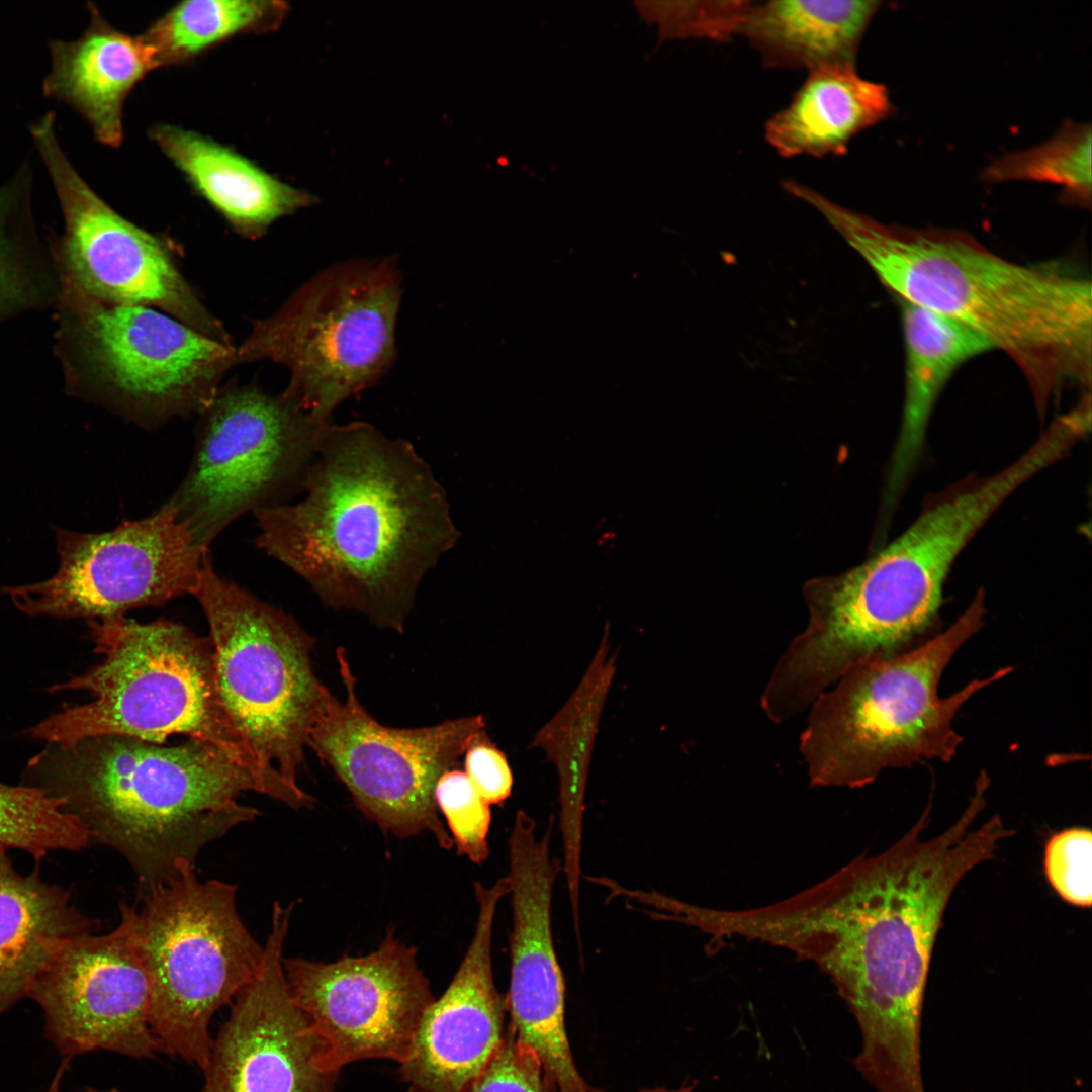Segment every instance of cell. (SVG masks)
Instances as JSON below:
<instances>
[{
	"mask_svg": "<svg viewBox=\"0 0 1092 1092\" xmlns=\"http://www.w3.org/2000/svg\"><path fill=\"white\" fill-rule=\"evenodd\" d=\"M980 774L968 806L939 835L922 839L932 802L891 847L859 856L797 895L756 908L710 909L713 939L743 937L818 965L860 1029L856 1069L878 1092H920L921 1019L937 934L952 893L1014 834L986 805Z\"/></svg>",
	"mask_w": 1092,
	"mask_h": 1092,
	"instance_id": "cell-1",
	"label": "cell"
},
{
	"mask_svg": "<svg viewBox=\"0 0 1092 1092\" xmlns=\"http://www.w3.org/2000/svg\"><path fill=\"white\" fill-rule=\"evenodd\" d=\"M302 491L254 512L259 548L325 606L401 632L423 579L460 538L429 464L369 423H331Z\"/></svg>",
	"mask_w": 1092,
	"mask_h": 1092,
	"instance_id": "cell-2",
	"label": "cell"
},
{
	"mask_svg": "<svg viewBox=\"0 0 1092 1092\" xmlns=\"http://www.w3.org/2000/svg\"><path fill=\"white\" fill-rule=\"evenodd\" d=\"M813 207L897 299L947 316L1008 356L1038 414L1092 379L1089 278L1060 261L1018 263L958 230L885 224L825 196Z\"/></svg>",
	"mask_w": 1092,
	"mask_h": 1092,
	"instance_id": "cell-3",
	"label": "cell"
},
{
	"mask_svg": "<svg viewBox=\"0 0 1092 1092\" xmlns=\"http://www.w3.org/2000/svg\"><path fill=\"white\" fill-rule=\"evenodd\" d=\"M29 786L64 802L91 841L124 857L140 891L195 869L201 850L259 812L239 801L265 795L256 777L217 747L122 735L48 743L27 768Z\"/></svg>",
	"mask_w": 1092,
	"mask_h": 1092,
	"instance_id": "cell-4",
	"label": "cell"
},
{
	"mask_svg": "<svg viewBox=\"0 0 1092 1092\" xmlns=\"http://www.w3.org/2000/svg\"><path fill=\"white\" fill-rule=\"evenodd\" d=\"M1068 451L1060 433L1045 430L1007 467L931 503L861 564L808 581L803 640L812 657L841 674L905 652L936 622L948 574L971 539L1014 491Z\"/></svg>",
	"mask_w": 1092,
	"mask_h": 1092,
	"instance_id": "cell-5",
	"label": "cell"
},
{
	"mask_svg": "<svg viewBox=\"0 0 1092 1092\" xmlns=\"http://www.w3.org/2000/svg\"><path fill=\"white\" fill-rule=\"evenodd\" d=\"M985 614L980 590L942 633L915 649L859 663L820 694L800 736L810 785L860 788L886 768L950 761L963 741L953 728L958 711L1013 670L1002 667L939 696L944 669L982 628Z\"/></svg>",
	"mask_w": 1092,
	"mask_h": 1092,
	"instance_id": "cell-6",
	"label": "cell"
},
{
	"mask_svg": "<svg viewBox=\"0 0 1092 1092\" xmlns=\"http://www.w3.org/2000/svg\"><path fill=\"white\" fill-rule=\"evenodd\" d=\"M88 625L103 660L50 691H87L94 700L49 716L29 729L32 738L66 745L103 735L157 743L186 736L217 747L252 772L266 796L290 803L223 707L208 638L164 619L141 624L119 616Z\"/></svg>",
	"mask_w": 1092,
	"mask_h": 1092,
	"instance_id": "cell-7",
	"label": "cell"
},
{
	"mask_svg": "<svg viewBox=\"0 0 1092 1092\" xmlns=\"http://www.w3.org/2000/svg\"><path fill=\"white\" fill-rule=\"evenodd\" d=\"M139 893L119 911L148 978L149 1027L161 1052L203 1070L209 1023L256 978L264 946L239 915L234 884L191 869Z\"/></svg>",
	"mask_w": 1092,
	"mask_h": 1092,
	"instance_id": "cell-8",
	"label": "cell"
},
{
	"mask_svg": "<svg viewBox=\"0 0 1092 1092\" xmlns=\"http://www.w3.org/2000/svg\"><path fill=\"white\" fill-rule=\"evenodd\" d=\"M209 627L223 707L267 777L301 808L310 733L333 694L312 668L314 639L292 616L221 577L205 556L193 595Z\"/></svg>",
	"mask_w": 1092,
	"mask_h": 1092,
	"instance_id": "cell-9",
	"label": "cell"
},
{
	"mask_svg": "<svg viewBox=\"0 0 1092 1092\" xmlns=\"http://www.w3.org/2000/svg\"><path fill=\"white\" fill-rule=\"evenodd\" d=\"M57 353L66 388L145 429L201 414L236 347L144 305L61 287Z\"/></svg>",
	"mask_w": 1092,
	"mask_h": 1092,
	"instance_id": "cell-10",
	"label": "cell"
},
{
	"mask_svg": "<svg viewBox=\"0 0 1092 1092\" xmlns=\"http://www.w3.org/2000/svg\"><path fill=\"white\" fill-rule=\"evenodd\" d=\"M402 292L395 258L335 264L254 321L236 362L284 366L290 378L283 393L329 425L341 403L374 386L394 363Z\"/></svg>",
	"mask_w": 1092,
	"mask_h": 1092,
	"instance_id": "cell-11",
	"label": "cell"
},
{
	"mask_svg": "<svg viewBox=\"0 0 1092 1092\" xmlns=\"http://www.w3.org/2000/svg\"><path fill=\"white\" fill-rule=\"evenodd\" d=\"M199 416L190 466L166 503L209 550L242 515L302 491L329 425L253 384L220 387Z\"/></svg>",
	"mask_w": 1092,
	"mask_h": 1092,
	"instance_id": "cell-12",
	"label": "cell"
},
{
	"mask_svg": "<svg viewBox=\"0 0 1092 1092\" xmlns=\"http://www.w3.org/2000/svg\"><path fill=\"white\" fill-rule=\"evenodd\" d=\"M28 131L63 215V234L51 243L60 287L158 309L232 345L221 322L181 272L169 242L119 214L76 170L58 139L56 113L46 112Z\"/></svg>",
	"mask_w": 1092,
	"mask_h": 1092,
	"instance_id": "cell-13",
	"label": "cell"
},
{
	"mask_svg": "<svg viewBox=\"0 0 1092 1092\" xmlns=\"http://www.w3.org/2000/svg\"><path fill=\"white\" fill-rule=\"evenodd\" d=\"M344 701L329 700L308 747L351 793L359 810L383 831L399 837L430 832L449 850L452 836L439 818L435 788L440 777L486 735L482 716L429 727L398 729L374 719L356 694L345 651L337 650Z\"/></svg>",
	"mask_w": 1092,
	"mask_h": 1092,
	"instance_id": "cell-14",
	"label": "cell"
},
{
	"mask_svg": "<svg viewBox=\"0 0 1092 1092\" xmlns=\"http://www.w3.org/2000/svg\"><path fill=\"white\" fill-rule=\"evenodd\" d=\"M54 531L60 557L56 574L2 589L29 616L89 622L193 596L209 552L168 503L105 532Z\"/></svg>",
	"mask_w": 1092,
	"mask_h": 1092,
	"instance_id": "cell-15",
	"label": "cell"
},
{
	"mask_svg": "<svg viewBox=\"0 0 1092 1092\" xmlns=\"http://www.w3.org/2000/svg\"><path fill=\"white\" fill-rule=\"evenodd\" d=\"M283 966L293 1001L322 1041L317 1066L328 1073L364 1059L402 1064L435 1000L417 949L392 929L367 956L332 963L288 958Z\"/></svg>",
	"mask_w": 1092,
	"mask_h": 1092,
	"instance_id": "cell-16",
	"label": "cell"
},
{
	"mask_svg": "<svg viewBox=\"0 0 1092 1092\" xmlns=\"http://www.w3.org/2000/svg\"><path fill=\"white\" fill-rule=\"evenodd\" d=\"M552 829L548 825L539 835L535 821L518 818L509 837L508 1029L536 1056L556 1092H593L574 1063L566 1032L565 981L551 928L553 885L561 870L551 855Z\"/></svg>",
	"mask_w": 1092,
	"mask_h": 1092,
	"instance_id": "cell-17",
	"label": "cell"
},
{
	"mask_svg": "<svg viewBox=\"0 0 1092 1092\" xmlns=\"http://www.w3.org/2000/svg\"><path fill=\"white\" fill-rule=\"evenodd\" d=\"M295 902H275L256 978L234 998L203 1069L199 1092H333L336 1073L317 1066L323 1051L292 999L283 949Z\"/></svg>",
	"mask_w": 1092,
	"mask_h": 1092,
	"instance_id": "cell-18",
	"label": "cell"
},
{
	"mask_svg": "<svg viewBox=\"0 0 1092 1092\" xmlns=\"http://www.w3.org/2000/svg\"><path fill=\"white\" fill-rule=\"evenodd\" d=\"M27 997L41 1008L47 1036L64 1058L96 1050L132 1058L161 1052L148 1023V978L120 921L106 934L65 946Z\"/></svg>",
	"mask_w": 1092,
	"mask_h": 1092,
	"instance_id": "cell-19",
	"label": "cell"
},
{
	"mask_svg": "<svg viewBox=\"0 0 1092 1092\" xmlns=\"http://www.w3.org/2000/svg\"><path fill=\"white\" fill-rule=\"evenodd\" d=\"M478 914L467 951L443 995L424 1012L400 1074L412 1092H469L505 1035L506 997L493 978L495 912L507 877L474 883Z\"/></svg>",
	"mask_w": 1092,
	"mask_h": 1092,
	"instance_id": "cell-20",
	"label": "cell"
},
{
	"mask_svg": "<svg viewBox=\"0 0 1092 1092\" xmlns=\"http://www.w3.org/2000/svg\"><path fill=\"white\" fill-rule=\"evenodd\" d=\"M87 5L89 24L80 37L48 41L51 70L42 94L77 112L99 143L117 148L124 103L154 66L140 36L116 29L94 3Z\"/></svg>",
	"mask_w": 1092,
	"mask_h": 1092,
	"instance_id": "cell-21",
	"label": "cell"
},
{
	"mask_svg": "<svg viewBox=\"0 0 1092 1092\" xmlns=\"http://www.w3.org/2000/svg\"><path fill=\"white\" fill-rule=\"evenodd\" d=\"M98 924L69 890L46 882L37 870L20 874L0 847V1017L27 997L65 946L95 933Z\"/></svg>",
	"mask_w": 1092,
	"mask_h": 1092,
	"instance_id": "cell-22",
	"label": "cell"
},
{
	"mask_svg": "<svg viewBox=\"0 0 1092 1092\" xmlns=\"http://www.w3.org/2000/svg\"><path fill=\"white\" fill-rule=\"evenodd\" d=\"M150 138L240 236L256 240L277 219L316 203V198L270 175L209 138L172 124H157Z\"/></svg>",
	"mask_w": 1092,
	"mask_h": 1092,
	"instance_id": "cell-23",
	"label": "cell"
},
{
	"mask_svg": "<svg viewBox=\"0 0 1092 1092\" xmlns=\"http://www.w3.org/2000/svg\"><path fill=\"white\" fill-rule=\"evenodd\" d=\"M905 348L903 413L888 474L890 507L903 492L924 449L934 406L956 370L992 349L981 336L960 323L899 300Z\"/></svg>",
	"mask_w": 1092,
	"mask_h": 1092,
	"instance_id": "cell-24",
	"label": "cell"
},
{
	"mask_svg": "<svg viewBox=\"0 0 1092 1092\" xmlns=\"http://www.w3.org/2000/svg\"><path fill=\"white\" fill-rule=\"evenodd\" d=\"M609 624L579 684L561 709L533 737L557 771L564 872L572 908L579 906L580 851L584 798L593 749L611 689L617 656L611 653Z\"/></svg>",
	"mask_w": 1092,
	"mask_h": 1092,
	"instance_id": "cell-25",
	"label": "cell"
},
{
	"mask_svg": "<svg viewBox=\"0 0 1092 1092\" xmlns=\"http://www.w3.org/2000/svg\"><path fill=\"white\" fill-rule=\"evenodd\" d=\"M892 110L887 88L860 77L855 66L822 67L809 71L791 102L769 118L765 139L784 158L839 156Z\"/></svg>",
	"mask_w": 1092,
	"mask_h": 1092,
	"instance_id": "cell-26",
	"label": "cell"
},
{
	"mask_svg": "<svg viewBox=\"0 0 1092 1092\" xmlns=\"http://www.w3.org/2000/svg\"><path fill=\"white\" fill-rule=\"evenodd\" d=\"M880 5L872 0L753 2L740 35L768 68L855 66L859 43Z\"/></svg>",
	"mask_w": 1092,
	"mask_h": 1092,
	"instance_id": "cell-27",
	"label": "cell"
},
{
	"mask_svg": "<svg viewBox=\"0 0 1092 1092\" xmlns=\"http://www.w3.org/2000/svg\"><path fill=\"white\" fill-rule=\"evenodd\" d=\"M33 180L26 161L0 186V321L57 303L60 293L53 251L36 232Z\"/></svg>",
	"mask_w": 1092,
	"mask_h": 1092,
	"instance_id": "cell-28",
	"label": "cell"
},
{
	"mask_svg": "<svg viewBox=\"0 0 1092 1092\" xmlns=\"http://www.w3.org/2000/svg\"><path fill=\"white\" fill-rule=\"evenodd\" d=\"M287 11L285 2L272 0L183 1L140 37L154 69L181 65L236 35L276 29Z\"/></svg>",
	"mask_w": 1092,
	"mask_h": 1092,
	"instance_id": "cell-29",
	"label": "cell"
},
{
	"mask_svg": "<svg viewBox=\"0 0 1092 1092\" xmlns=\"http://www.w3.org/2000/svg\"><path fill=\"white\" fill-rule=\"evenodd\" d=\"M86 827L43 789L0 782V847L41 860L56 850L80 851L91 843Z\"/></svg>",
	"mask_w": 1092,
	"mask_h": 1092,
	"instance_id": "cell-30",
	"label": "cell"
},
{
	"mask_svg": "<svg viewBox=\"0 0 1092 1092\" xmlns=\"http://www.w3.org/2000/svg\"><path fill=\"white\" fill-rule=\"evenodd\" d=\"M1091 127L1066 122L1048 142L994 161L983 173L990 183L1028 180L1062 186L1066 202L1091 204Z\"/></svg>",
	"mask_w": 1092,
	"mask_h": 1092,
	"instance_id": "cell-31",
	"label": "cell"
},
{
	"mask_svg": "<svg viewBox=\"0 0 1092 1092\" xmlns=\"http://www.w3.org/2000/svg\"><path fill=\"white\" fill-rule=\"evenodd\" d=\"M753 1H638L639 16L657 28L661 39L705 38L728 41L741 33Z\"/></svg>",
	"mask_w": 1092,
	"mask_h": 1092,
	"instance_id": "cell-32",
	"label": "cell"
},
{
	"mask_svg": "<svg viewBox=\"0 0 1092 1092\" xmlns=\"http://www.w3.org/2000/svg\"><path fill=\"white\" fill-rule=\"evenodd\" d=\"M434 795L458 853L474 863H482L489 854L490 805L481 798L466 774L457 768L440 777Z\"/></svg>",
	"mask_w": 1092,
	"mask_h": 1092,
	"instance_id": "cell-33",
	"label": "cell"
},
{
	"mask_svg": "<svg viewBox=\"0 0 1092 1092\" xmlns=\"http://www.w3.org/2000/svg\"><path fill=\"white\" fill-rule=\"evenodd\" d=\"M1044 872L1055 892L1067 903L1089 908L1092 902V833L1073 827L1051 836L1044 849Z\"/></svg>",
	"mask_w": 1092,
	"mask_h": 1092,
	"instance_id": "cell-34",
	"label": "cell"
},
{
	"mask_svg": "<svg viewBox=\"0 0 1092 1092\" xmlns=\"http://www.w3.org/2000/svg\"><path fill=\"white\" fill-rule=\"evenodd\" d=\"M469 1092H556L534 1054L507 1029L502 1043Z\"/></svg>",
	"mask_w": 1092,
	"mask_h": 1092,
	"instance_id": "cell-35",
	"label": "cell"
},
{
	"mask_svg": "<svg viewBox=\"0 0 1092 1092\" xmlns=\"http://www.w3.org/2000/svg\"><path fill=\"white\" fill-rule=\"evenodd\" d=\"M465 774L489 805L502 804L511 795L513 775L506 755L487 738L476 740L464 754Z\"/></svg>",
	"mask_w": 1092,
	"mask_h": 1092,
	"instance_id": "cell-36",
	"label": "cell"
},
{
	"mask_svg": "<svg viewBox=\"0 0 1092 1092\" xmlns=\"http://www.w3.org/2000/svg\"><path fill=\"white\" fill-rule=\"evenodd\" d=\"M69 1067L70 1060L63 1059L46 1092H61V1082Z\"/></svg>",
	"mask_w": 1092,
	"mask_h": 1092,
	"instance_id": "cell-37",
	"label": "cell"
},
{
	"mask_svg": "<svg viewBox=\"0 0 1092 1092\" xmlns=\"http://www.w3.org/2000/svg\"><path fill=\"white\" fill-rule=\"evenodd\" d=\"M695 1086H696V1083L692 1082V1083H688L686 1085H682V1086H680L678 1088H673V1089L667 1088V1087H653V1088H643V1089L639 1090L638 1092H692L693 1089L695 1088Z\"/></svg>",
	"mask_w": 1092,
	"mask_h": 1092,
	"instance_id": "cell-38",
	"label": "cell"
},
{
	"mask_svg": "<svg viewBox=\"0 0 1092 1092\" xmlns=\"http://www.w3.org/2000/svg\"><path fill=\"white\" fill-rule=\"evenodd\" d=\"M85 1092H118V1091H117L116 1089H110V1090H106V1091H100V1090H93V1089H88V1090H87V1091H85Z\"/></svg>",
	"mask_w": 1092,
	"mask_h": 1092,
	"instance_id": "cell-39",
	"label": "cell"
},
{
	"mask_svg": "<svg viewBox=\"0 0 1092 1092\" xmlns=\"http://www.w3.org/2000/svg\"><path fill=\"white\" fill-rule=\"evenodd\" d=\"M408 1092H412L411 1090Z\"/></svg>",
	"mask_w": 1092,
	"mask_h": 1092,
	"instance_id": "cell-40",
	"label": "cell"
}]
</instances>
